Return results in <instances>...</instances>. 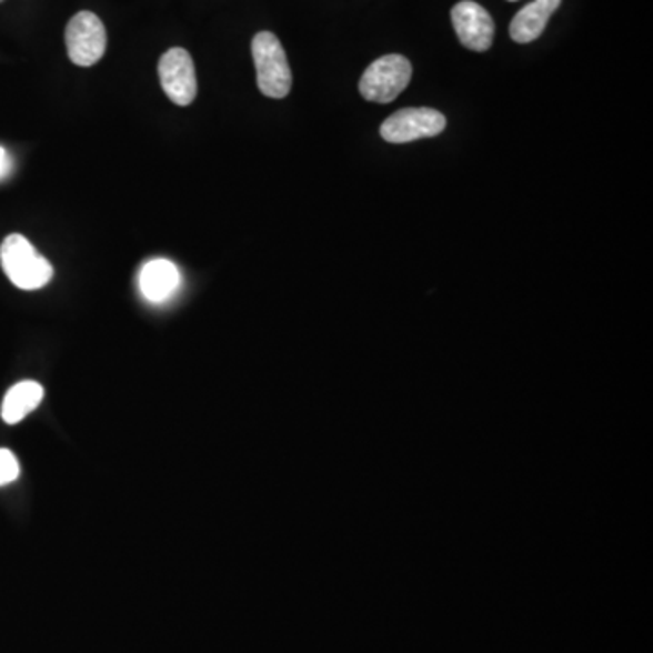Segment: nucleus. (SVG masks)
Masks as SVG:
<instances>
[{"label":"nucleus","instance_id":"nucleus-9","mask_svg":"<svg viewBox=\"0 0 653 653\" xmlns=\"http://www.w3.org/2000/svg\"><path fill=\"white\" fill-rule=\"evenodd\" d=\"M561 6V0H534L525 6L510 24V37L520 44H529L540 39L544 28L549 24L550 17Z\"/></svg>","mask_w":653,"mask_h":653},{"label":"nucleus","instance_id":"nucleus-2","mask_svg":"<svg viewBox=\"0 0 653 653\" xmlns=\"http://www.w3.org/2000/svg\"><path fill=\"white\" fill-rule=\"evenodd\" d=\"M251 50L260 91L269 99L288 97L292 86V73L282 42L271 31H262L254 37Z\"/></svg>","mask_w":653,"mask_h":653},{"label":"nucleus","instance_id":"nucleus-1","mask_svg":"<svg viewBox=\"0 0 653 653\" xmlns=\"http://www.w3.org/2000/svg\"><path fill=\"white\" fill-rule=\"evenodd\" d=\"M0 265L22 291H37L51 282L53 268L22 234H10L0 245Z\"/></svg>","mask_w":653,"mask_h":653},{"label":"nucleus","instance_id":"nucleus-8","mask_svg":"<svg viewBox=\"0 0 653 653\" xmlns=\"http://www.w3.org/2000/svg\"><path fill=\"white\" fill-rule=\"evenodd\" d=\"M140 291L149 302H165L180 285V271L165 258L145 263L139 277Z\"/></svg>","mask_w":653,"mask_h":653},{"label":"nucleus","instance_id":"nucleus-10","mask_svg":"<svg viewBox=\"0 0 653 653\" xmlns=\"http://www.w3.org/2000/svg\"><path fill=\"white\" fill-rule=\"evenodd\" d=\"M44 398V389L37 381H20L11 386L2 401V420L8 425H17L28 414L36 411Z\"/></svg>","mask_w":653,"mask_h":653},{"label":"nucleus","instance_id":"nucleus-3","mask_svg":"<svg viewBox=\"0 0 653 653\" xmlns=\"http://www.w3.org/2000/svg\"><path fill=\"white\" fill-rule=\"evenodd\" d=\"M412 79V64L401 54H385L372 62L360 80V93L369 102L389 104L396 100Z\"/></svg>","mask_w":653,"mask_h":653},{"label":"nucleus","instance_id":"nucleus-4","mask_svg":"<svg viewBox=\"0 0 653 653\" xmlns=\"http://www.w3.org/2000/svg\"><path fill=\"white\" fill-rule=\"evenodd\" d=\"M446 119L431 108L400 109L381 124L380 133L391 144H406L420 139H431L443 133Z\"/></svg>","mask_w":653,"mask_h":653},{"label":"nucleus","instance_id":"nucleus-12","mask_svg":"<svg viewBox=\"0 0 653 653\" xmlns=\"http://www.w3.org/2000/svg\"><path fill=\"white\" fill-rule=\"evenodd\" d=\"M11 168L10 154L4 148H0V180L4 179Z\"/></svg>","mask_w":653,"mask_h":653},{"label":"nucleus","instance_id":"nucleus-11","mask_svg":"<svg viewBox=\"0 0 653 653\" xmlns=\"http://www.w3.org/2000/svg\"><path fill=\"white\" fill-rule=\"evenodd\" d=\"M20 465L13 452L0 449V486L10 485L19 478Z\"/></svg>","mask_w":653,"mask_h":653},{"label":"nucleus","instance_id":"nucleus-5","mask_svg":"<svg viewBox=\"0 0 653 653\" xmlns=\"http://www.w3.org/2000/svg\"><path fill=\"white\" fill-rule=\"evenodd\" d=\"M66 46L73 64L82 68L97 64L108 48V36L102 20L91 11L77 13L66 30Z\"/></svg>","mask_w":653,"mask_h":653},{"label":"nucleus","instance_id":"nucleus-7","mask_svg":"<svg viewBox=\"0 0 653 653\" xmlns=\"http://www.w3.org/2000/svg\"><path fill=\"white\" fill-rule=\"evenodd\" d=\"M454 24L461 44L472 51H486L494 40V20L483 6L474 0H463L452 8Z\"/></svg>","mask_w":653,"mask_h":653},{"label":"nucleus","instance_id":"nucleus-6","mask_svg":"<svg viewBox=\"0 0 653 653\" xmlns=\"http://www.w3.org/2000/svg\"><path fill=\"white\" fill-rule=\"evenodd\" d=\"M160 84L177 106L193 104L197 99V71L191 54L182 48L165 51L159 64Z\"/></svg>","mask_w":653,"mask_h":653},{"label":"nucleus","instance_id":"nucleus-13","mask_svg":"<svg viewBox=\"0 0 653 653\" xmlns=\"http://www.w3.org/2000/svg\"><path fill=\"white\" fill-rule=\"evenodd\" d=\"M510 2H515V0H510Z\"/></svg>","mask_w":653,"mask_h":653}]
</instances>
